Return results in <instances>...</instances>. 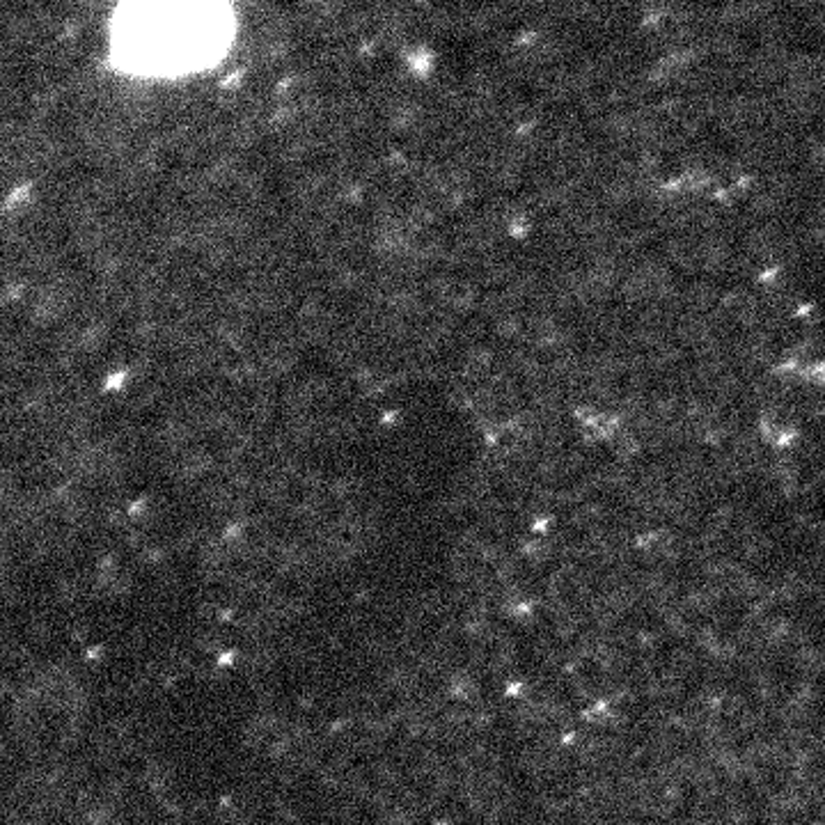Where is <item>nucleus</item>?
Returning <instances> with one entry per match:
<instances>
[{"mask_svg": "<svg viewBox=\"0 0 825 825\" xmlns=\"http://www.w3.org/2000/svg\"><path fill=\"white\" fill-rule=\"evenodd\" d=\"M202 12V10H200ZM197 12L191 16H150L136 19L127 28L131 35V51L150 53L152 57L168 55L170 60L184 57H200L206 48V41H216L220 37V19H204Z\"/></svg>", "mask_w": 825, "mask_h": 825, "instance_id": "obj_1", "label": "nucleus"}]
</instances>
